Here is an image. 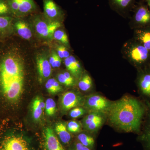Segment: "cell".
I'll use <instances>...</instances> for the list:
<instances>
[{
	"label": "cell",
	"mask_w": 150,
	"mask_h": 150,
	"mask_svg": "<svg viewBox=\"0 0 150 150\" xmlns=\"http://www.w3.org/2000/svg\"><path fill=\"white\" fill-rule=\"evenodd\" d=\"M144 112L139 101L134 98L126 96L112 103L108 112L110 123L126 132L139 131Z\"/></svg>",
	"instance_id": "cell-1"
},
{
	"label": "cell",
	"mask_w": 150,
	"mask_h": 150,
	"mask_svg": "<svg viewBox=\"0 0 150 150\" xmlns=\"http://www.w3.org/2000/svg\"><path fill=\"white\" fill-rule=\"evenodd\" d=\"M121 53L123 58L138 70L150 66V51L134 38L123 44Z\"/></svg>",
	"instance_id": "cell-2"
},
{
	"label": "cell",
	"mask_w": 150,
	"mask_h": 150,
	"mask_svg": "<svg viewBox=\"0 0 150 150\" xmlns=\"http://www.w3.org/2000/svg\"><path fill=\"white\" fill-rule=\"evenodd\" d=\"M24 78L23 65L18 59L8 57L0 65V86L2 91L11 84Z\"/></svg>",
	"instance_id": "cell-3"
},
{
	"label": "cell",
	"mask_w": 150,
	"mask_h": 150,
	"mask_svg": "<svg viewBox=\"0 0 150 150\" xmlns=\"http://www.w3.org/2000/svg\"><path fill=\"white\" fill-rule=\"evenodd\" d=\"M129 25L134 30L150 27V10L147 5L141 0L134 6Z\"/></svg>",
	"instance_id": "cell-4"
},
{
	"label": "cell",
	"mask_w": 150,
	"mask_h": 150,
	"mask_svg": "<svg viewBox=\"0 0 150 150\" xmlns=\"http://www.w3.org/2000/svg\"><path fill=\"white\" fill-rule=\"evenodd\" d=\"M112 103L104 97L93 94L87 97L85 99L84 108L89 112H96L108 113Z\"/></svg>",
	"instance_id": "cell-5"
},
{
	"label": "cell",
	"mask_w": 150,
	"mask_h": 150,
	"mask_svg": "<svg viewBox=\"0 0 150 150\" xmlns=\"http://www.w3.org/2000/svg\"><path fill=\"white\" fill-rule=\"evenodd\" d=\"M85 99L83 96L76 92H66L61 98V105L62 110L67 112L74 108L83 105Z\"/></svg>",
	"instance_id": "cell-6"
},
{
	"label": "cell",
	"mask_w": 150,
	"mask_h": 150,
	"mask_svg": "<svg viewBox=\"0 0 150 150\" xmlns=\"http://www.w3.org/2000/svg\"><path fill=\"white\" fill-rule=\"evenodd\" d=\"M111 9L123 17L130 15L136 4V0H108Z\"/></svg>",
	"instance_id": "cell-7"
},
{
	"label": "cell",
	"mask_w": 150,
	"mask_h": 150,
	"mask_svg": "<svg viewBox=\"0 0 150 150\" xmlns=\"http://www.w3.org/2000/svg\"><path fill=\"white\" fill-rule=\"evenodd\" d=\"M35 22L36 32L40 36L46 38H51L54 37V32L61 26L59 21L48 23L38 19Z\"/></svg>",
	"instance_id": "cell-8"
},
{
	"label": "cell",
	"mask_w": 150,
	"mask_h": 150,
	"mask_svg": "<svg viewBox=\"0 0 150 150\" xmlns=\"http://www.w3.org/2000/svg\"><path fill=\"white\" fill-rule=\"evenodd\" d=\"M137 77V84L141 93L150 96V66L140 69Z\"/></svg>",
	"instance_id": "cell-9"
},
{
	"label": "cell",
	"mask_w": 150,
	"mask_h": 150,
	"mask_svg": "<svg viewBox=\"0 0 150 150\" xmlns=\"http://www.w3.org/2000/svg\"><path fill=\"white\" fill-rule=\"evenodd\" d=\"M0 150H29L26 141L20 137L7 138L2 143Z\"/></svg>",
	"instance_id": "cell-10"
},
{
	"label": "cell",
	"mask_w": 150,
	"mask_h": 150,
	"mask_svg": "<svg viewBox=\"0 0 150 150\" xmlns=\"http://www.w3.org/2000/svg\"><path fill=\"white\" fill-rule=\"evenodd\" d=\"M44 146L46 150H66L59 142L54 130L48 127L44 132Z\"/></svg>",
	"instance_id": "cell-11"
},
{
	"label": "cell",
	"mask_w": 150,
	"mask_h": 150,
	"mask_svg": "<svg viewBox=\"0 0 150 150\" xmlns=\"http://www.w3.org/2000/svg\"><path fill=\"white\" fill-rule=\"evenodd\" d=\"M64 64L69 72L76 79H80L83 74V70L79 62L73 56L70 55L64 59Z\"/></svg>",
	"instance_id": "cell-12"
},
{
	"label": "cell",
	"mask_w": 150,
	"mask_h": 150,
	"mask_svg": "<svg viewBox=\"0 0 150 150\" xmlns=\"http://www.w3.org/2000/svg\"><path fill=\"white\" fill-rule=\"evenodd\" d=\"M133 38L150 51V27L134 30Z\"/></svg>",
	"instance_id": "cell-13"
},
{
	"label": "cell",
	"mask_w": 150,
	"mask_h": 150,
	"mask_svg": "<svg viewBox=\"0 0 150 150\" xmlns=\"http://www.w3.org/2000/svg\"><path fill=\"white\" fill-rule=\"evenodd\" d=\"M38 72L41 79H45L50 76L51 74V66L46 57L40 56L37 59Z\"/></svg>",
	"instance_id": "cell-14"
},
{
	"label": "cell",
	"mask_w": 150,
	"mask_h": 150,
	"mask_svg": "<svg viewBox=\"0 0 150 150\" xmlns=\"http://www.w3.org/2000/svg\"><path fill=\"white\" fill-rule=\"evenodd\" d=\"M45 15L50 18H54L62 14V12L53 0H43Z\"/></svg>",
	"instance_id": "cell-15"
},
{
	"label": "cell",
	"mask_w": 150,
	"mask_h": 150,
	"mask_svg": "<svg viewBox=\"0 0 150 150\" xmlns=\"http://www.w3.org/2000/svg\"><path fill=\"white\" fill-rule=\"evenodd\" d=\"M45 108V103L39 97H35L33 100L31 106L33 118L35 121L40 120L43 110Z\"/></svg>",
	"instance_id": "cell-16"
},
{
	"label": "cell",
	"mask_w": 150,
	"mask_h": 150,
	"mask_svg": "<svg viewBox=\"0 0 150 150\" xmlns=\"http://www.w3.org/2000/svg\"><path fill=\"white\" fill-rule=\"evenodd\" d=\"M55 130L62 143L69 144L71 140V136L67 129V125L63 122H59L55 126Z\"/></svg>",
	"instance_id": "cell-17"
},
{
	"label": "cell",
	"mask_w": 150,
	"mask_h": 150,
	"mask_svg": "<svg viewBox=\"0 0 150 150\" xmlns=\"http://www.w3.org/2000/svg\"><path fill=\"white\" fill-rule=\"evenodd\" d=\"M36 6L33 0H20L17 14L24 15L33 12L36 9Z\"/></svg>",
	"instance_id": "cell-18"
},
{
	"label": "cell",
	"mask_w": 150,
	"mask_h": 150,
	"mask_svg": "<svg viewBox=\"0 0 150 150\" xmlns=\"http://www.w3.org/2000/svg\"><path fill=\"white\" fill-rule=\"evenodd\" d=\"M18 33L21 37L26 40L32 37V32L27 23L24 21H18L15 24Z\"/></svg>",
	"instance_id": "cell-19"
},
{
	"label": "cell",
	"mask_w": 150,
	"mask_h": 150,
	"mask_svg": "<svg viewBox=\"0 0 150 150\" xmlns=\"http://www.w3.org/2000/svg\"><path fill=\"white\" fill-rule=\"evenodd\" d=\"M93 80L88 73L83 74L78 83V86L81 91L86 92L90 90L93 87Z\"/></svg>",
	"instance_id": "cell-20"
},
{
	"label": "cell",
	"mask_w": 150,
	"mask_h": 150,
	"mask_svg": "<svg viewBox=\"0 0 150 150\" xmlns=\"http://www.w3.org/2000/svg\"><path fill=\"white\" fill-rule=\"evenodd\" d=\"M78 142L91 150H93L95 145V141L93 137L89 134L80 133L78 135Z\"/></svg>",
	"instance_id": "cell-21"
},
{
	"label": "cell",
	"mask_w": 150,
	"mask_h": 150,
	"mask_svg": "<svg viewBox=\"0 0 150 150\" xmlns=\"http://www.w3.org/2000/svg\"><path fill=\"white\" fill-rule=\"evenodd\" d=\"M104 113L101 112H89L88 114L84 118L82 121L83 126L84 127H86L89 124L93 123L95 121L104 118Z\"/></svg>",
	"instance_id": "cell-22"
},
{
	"label": "cell",
	"mask_w": 150,
	"mask_h": 150,
	"mask_svg": "<svg viewBox=\"0 0 150 150\" xmlns=\"http://www.w3.org/2000/svg\"><path fill=\"white\" fill-rule=\"evenodd\" d=\"M54 38L56 40L60 41L67 46H69V38L67 33L61 30H57L54 32Z\"/></svg>",
	"instance_id": "cell-23"
},
{
	"label": "cell",
	"mask_w": 150,
	"mask_h": 150,
	"mask_svg": "<svg viewBox=\"0 0 150 150\" xmlns=\"http://www.w3.org/2000/svg\"><path fill=\"white\" fill-rule=\"evenodd\" d=\"M105 121V118L95 121L85 127L84 129L90 133H93L98 131L102 126Z\"/></svg>",
	"instance_id": "cell-24"
},
{
	"label": "cell",
	"mask_w": 150,
	"mask_h": 150,
	"mask_svg": "<svg viewBox=\"0 0 150 150\" xmlns=\"http://www.w3.org/2000/svg\"><path fill=\"white\" fill-rule=\"evenodd\" d=\"M45 110L46 114L49 116H52L56 112V103L52 98H49L46 100L45 103Z\"/></svg>",
	"instance_id": "cell-25"
},
{
	"label": "cell",
	"mask_w": 150,
	"mask_h": 150,
	"mask_svg": "<svg viewBox=\"0 0 150 150\" xmlns=\"http://www.w3.org/2000/svg\"><path fill=\"white\" fill-rule=\"evenodd\" d=\"M67 129L70 133L77 134L81 131V123L75 121H70L67 123Z\"/></svg>",
	"instance_id": "cell-26"
},
{
	"label": "cell",
	"mask_w": 150,
	"mask_h": 150,
	"mask_svg": "<svg viewBox=\"0 0 150 150\" xmlns=\"http://www.w3.org/2000/svg\"><path fill=\"white\" fill-rule=\"evenodd\" d=\"M86 110L84 108L77 107L70 110L69 115L71 118H79L84 115Z\"/></svg>",
	"instance_id": "cell-27"
},
{
	"label": "cell",
	"mask_w": 150,
	"mask_h": 150,
	"mask_svg": "<svg viewBox=\"0 0 150 150\" xmlns=\"http://www.w3.org/2000/svg\"><path fill=\"white\" fill-rule=\"evenodd\" d=\"M10 10L8 3L4 0H0V15L7 13Z\"/></svg>",
	"instance_id": "cell-28"
},
{
	"label": "cell",
	"mask_w": 150,
	"mask_h": 150,
	"mask_svg": "<svg viewBox=\"0 0 150 150\" xmlns=\"http://www.w3.org/2000/svg\"><path fill=\"white\" fill-rule=\"evenodd\" d=\"M47 81L53 86L54 89L56 91V93H58L62 90V86L60 85L59 82L56 81L55 79H53V78L50 79Z\"/></svg>",
	"instance_id": "cell-29"
},
{
	"label": "cell",
	"mask_w": 150,
	"mask_h": 150,
	"mask_svg": "<svg viewBox=\"0 0 150 150\" xmlns=\"http://www.w3.org/2000/svg\"><path fill=\"white\" fill-rule=\"evenodd\" d=\"M11 21V18L8 17L0 16V29L6 28Z\"/></svg>",
	"instance_id": "cell-30"
},
{
	"label": "cell",
	"mask_w": 150,
	"mask_h": 150,
	"mask_svg": "<svg viewBox=\"0 0 150 150\" xmlns=\"http://www.w3.org/2000/svg\"><path fill=\"white\" fill-rule=\"evenodd\" d=\"M58 79L59 82L60 83L66 86L71 87L73 86L71 84L69 80L67 79V77L65 76L63 73L59 74L58 76Z\"/></svg>",
	"instance_id": "cell-31"
},
{
	"label": "cell",
	"mask_w": 150,
	"mask_h": 150,
	"mask_svg": "<svg viewBox=\"0 0 150 150\" xmlns=\"http://www.w3.org/2000/svg\"><path fill=\"white\" fill-rule=\"evenodd\" d=\"M70 150H91L84 146L79 142H75L70 148Z\"/></svg>",
	"instance_id": "cell-32"
},
{
	"label": "cell",
	"mask_w": 150,
	"mask_h": 150,
	"mask_svg": "<svg viewBox=\"0 0 150 150\" xmlns=\"http://www.w3.org/2000/svg\"><path fill=\"white\" fill-rule=\"evenodd\" d=\"M144 140H145L147 144L148 149L150 150V125L144 137Z\"/></svg>",
	"instance_id": "cell-33"
},
{
	"label": "cell",
	"mask_w": 150,
	"mask_h": 150,
	"mask_svg": "<svg viewBox=\"0 0 150 150\" xmlns=\"http://www.w3.org/2000/svg\"><path fill=\"white\" fill-rule=\"evenodd\" d=\"M62 64V59L58 56V54L56 56V59L54 64L51 66V67L53 68H59L61 66Z\"/></svg>",
	"instance_id": "cell-34"
},
{
	"label": "cell",
	"mask_w": 150,
	"mask_h": 150,
	"mask_svg": "<svg viewBox=\"0 0 150 150\" xmlns=\"http://www.w3.org/2000/svg\"><path fill=\"white\" fill-rule=\"evenodd\" d=\"M45 86H46V88L47 89V91H48L49 93L52 94L56 93V91L54 89L53 86L51 85V84L48 82V81L46 83Z\"/></svg>",
	"instance_id": "cell-35"
},
{
	"label": "cell",
	"mask_w": 150,
	"mask_h": 150,
	"mask_svg": "<svg viewBox=\"0 0 150 150\" xmlns=\"http://www.w3.org/2000/svg\"><path fill=\"white\" fill-rule=\"evenodd\" d=\"M61 48H62V52H63V54H64V59L69 57L70 56V53L68 51V50H67V48L65 47V46H61Z\"/></svg>",
	"instance_id": "cell-36"
},
{
	"label": "cell",
	"mask_w": 150,
	"mask_h": 150,
	"mask_svg": "<svg viewBox=\"0 0 150 150\" xmlns=\"http://www.w3.org/2000/svg\"><path fill=\"white\" fill-rule=\"evenodd\" d=\"M57 54H56L55 53H53L52 54V55L50 57V59H49V62L50 63V64H51V66L53 65V64H54V62H55V59H56V56H57Z\"/></svg>",
	"instance_id": "cell-37"
},
{
	"label": "cell",
	"mask_w": 150,
	"mask_h": 150,
	"mask_svg": "<svg viewBox=\"0 0 150 150\" xmlns=\"http://www.w3.org/2000/svg\"><path fill=\"white\" fill-rule=\"evenodd\" d=\"M57 53H58V56L61 58V59H64V54L62 52V48H61V46H59L57 49Z\"/></svg>",
	"instance_id": "cell-38"
},
{
	"label": "cell",
	"mask_w": 150,
	"mask_h": 150,
	"mask_svg": "<svg viewBox=\"0 0 150 150\" xmlns=\"http://www.w3.org/2000/svg\"><path fill=\"white\" fill-rule=\"evenodd\" d=\"M142 1L147 5L149 8L150 10V0H142Z\"/></svg>",
	"instance_id": "cell-39"
}]
</instances>
